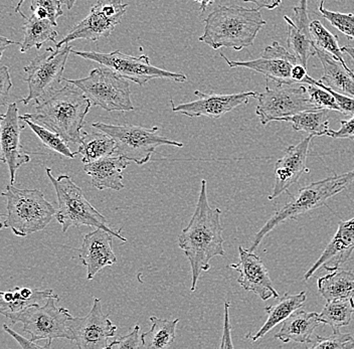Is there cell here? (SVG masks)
Segmentation results:
<instances>
[{
    "label": "cell",
    "instance_id": "obj_1",
    "mask_svg": "<svg viewBox=\"0 0 354 349\" xmlns=\"http://www.w3.org/2000/svg\"><path fill=\"white\" fill-rule=\"evenodd\" d=\"M221 214L218 207H210L207 180H201L196 211L189 224L183 229L178 237L179 248L183 249L185 257L189 261L192 269L190 291L192 293L196 290L201 273L209 271L210 261L214 257H223L225 255Z\"/></svg>",
    "mask_w": 354,
    "mask_h": 349
},
{
    "label": "cell",
    "instance_id": "obj_2",
    "mask_svg": "<svg viewBox=\"0 0 354 349\" xmlns=\"http://www.w3.org/2000/svg\"><path fill=\"white\" fill-rule=\"evenodd\" d=\"M91 106L92 102L83 91L66 82L61 89L37 103L35 113H28L22 116L48 128L68 143L80 144L85 118L90 112Z\"/></svg>",
    "mask_w": 354,
    "mask_h": 349
},
{
    "label": "cell",
    "instance_id": "obj_3",
    "mask_svg": "<svg viewBox=\"0 0 354 349\" xmlns=\"http://www.w3.org/2000/svg\"><path fill=\"white\" fill-rule=\"evenodd\" d=\"M205 32L199 41L214 48H230L240 52L253 45L267 23L260 10L240 6H220L203 21Z\"/></svg>",
    "mask_w": 354,
    "mask_h": 349
},
{
    "label": "cell",
    "instance_id": "obj_4",
    "mask_svg": "<svg viewBox=\"0 0 354 349\" xmlns=\"http://www.w3.org/2000/svg\"><path fill=\"white\" fill-rule=\"evenodd\" d=\"M353 182L354 169L342 174H334L330 178L315 181L299 189L298 194L292 196L291 200L277 211L256 234L250 246V251L254 252L258 248L265 237H267L279 225L283 224L289 218L298 220L301 214L319 209L330 198L344 191Z\"/></svg>",
    "mask_w": 354,
    "mask_h": 349
},
{
    "label": "cell",
    "instance_id": "obj_5",
    "mask_svg": "<svg viewBox=\"0 0 354 349\" xmlns=\"http://www.w3.org/2000/svg\"><path fill=\"white\" fill-rule=\"evenodd\" d=\"M2 196L6 198V214H2L1 227L11 229L17 237L43 231L57 213L39 189H19L10 183Z\"/></svg>",
    "mask_w": 354,
    "mask_h": 349
},
{
    "label": "cell",
    "instance_id": "obj_6",
    "mask_svg": "<svg viewBox=\"0 0 354 349\" xmlns=\"http://www.w3.org/2000/svg\"><path fill=\"white\" fill-rule=\"evenodd\" d=\"M46 172L57 194L59 207L55 213V218L62 225L63 233L72 227L88 225L95 229H106L114 238L127 242V238L122 236L121 229L115 231L111 229L105 216H102L98 209L88 202L81 187L74 182L71 176L63 174L55 178L52 174V169H46Z\"/></svg>",
    "mask_w": 354,
    "mask_h": 349
},
{
    "label": "cell",
    "instance_id": "obj_7",
    "mask_svg": "<svg viewBox=\"0 0 354 349\" xmlns=\"http://www.w3.org/2000/svg\"><path fill=\"white\" fill-rule=\"evenodd\" d=\"M92 127L108 134L116 142V155L129 159L137 165L149 162L159 147H183V143L172 140L159 133V127L146 128L141 125H112L93 123Z\"/></svg>",
    "mask_w": 354,
    "mask_h": 349
},
{
    "label": "cell",
    "instance_id": "obj_8",
    "mask_svg": "<svg viewBox=\"0 0 354 349\" xmlns=\"http://www.w3.org/2000/svg\"><path fill=\"white\" fill-rule=\"evenodd\" d=\"M83 91L92 105L107 112L134 111L129 82L111 68L101 66L91 70L86 78L68 79Z\"/></svg>",
    "mask_w": 354,
    "mask_h": 349
},
{
    "label": "cell",
    "instance_id": "obj_9",
    "mask_svg": "<svg viewBox=\"0 0 354 349\" xmlns=\"http://www.w3.org/2000/svg\"><path fill=\"white\" fill-rule=\"evenodd\" d=\"M57 294L46 299L44 305L37 304L10 318L11 323H21L24 332L32 341L46 340L52 342L57 338L73 340L70 324L73 316L68 309L57 306Z\"/></svg>",
    "mask_w": 354,
    "mask_h": 349
},
{
    "label": "cell",
    "instance_id": "obj_10",
    "mask_svg": "<svg viewBox=\"0 0 354 349\" xmlns=\"http://www.w3.org/2000/svg\"><path fill=\"white\" fill-rule=\"evenodd\" d=\"M72 50V46L68 45L64 46L63 50L48 48L46 52L35 57L24 68L28 76L24 81L28 85V95L21 100L24 105H28L32 102L39 103L59 90L61 84L65 81L64 72Z\"/></svg>",
    "mask_w": 354,
    "mask_h": 349
},
{
    "label": "cell",
    "instance_id": "obj_11",
    "mask_svg": "<svg viewBox=\"0 0 354 349\" xmlns=\"http://www.w3.org/2000/svg\"><path fill=\"white\" fill-rule=\"evenodd\" d=\"M278 83L266 78L265 92L258 96L256 114L261 124L268 125L279 119L298 113L319 110L310 98L306 86Z\"/></svg>",
    "mask_w": 354,
    "mask_h": 349
},
{
    "label": "cell",
    "instance_id": "obj_12",
    "mask_svg": "<svg viewBox=\"0 0 354 349\" xmlns=\"http://www.w3.org/2000/svg\"><path fill=\"white\" fill-rule=\"evenodd\" d=\"M72 54L88 61L96 62L99 65L111 68L123 78L133 83L144 86L154 79H171L176 83H185L187 81L185 74L168 72L162 68L154 67L150 63L149 57L142 55L140 57H133L123 54L120 50L104 54L99 52H81L72 50Z\"/></svg>",
    "mask_w": 354,
    "mask_h": 349
},
{
    "label": "cell",
    "instance_id": "obj_13",
    "mask_svg": "<svg viewBox=\"0 0 354 349\" xmlns=\"http://www.w3.org/2000/svg\"><path fill=\"white\" fill-rule=\"evenodd\" d=\"M127 8L128 4L123 3V0H97L87 17L75 26L62 41L55 44V48H61L76 39L97 41L102 37H110L116 26L121 23Z\"/></svg>",
    "mask_w": 354,
    "mask_h": 349
},
{
    "label": "cell",
    "instance_id": "obj_14",
    "mask_svg": "<svg viewBox=\"0 0 354 349\" xmlns=\"http://www.w3.org/2000/svg\"><path fill=\"white\" fill-rule=\"evenodd\" d=\"M68 326L73 341L76 342L80 349L107 348L108 340L114 337L117 331L109 315L104 314L99 298H94V303L87 316L73 318Z\"/></svg>",
    "mask_w": 354,
    "mask_h": 349
},
{
    "label": "cell",
    "instance_id": "obj_15",
    "mask_svg": "<svg viewBox=\"0 0 354 349\" xmlns=\"http://www.w3.org/2000/svg\"><path fill=\"white\" fill-rule=\"evenodd\" d=\"M221 57L231 68H250L278 83L297 84L292 78V70L300 62L291 52H288L284 46L277 41L267 46L262 56L254 61H231L223 54H221Z\"/></svg>",
    "mask_w": 354,
    "mask_h": 349
},
{
    "label": "cell",
    "instance_id": "obj_16",
    "mask_svg": "<svg viewBox=\"0 0 354 349\" xmlns=\"http://www.w3.org/2000/svg\"><path fill=\"white\" fill-rule=\"evenodd\" d=\"M194 95L198 97V100L179 104L177 106L174 105V100H170L172 111L185 115L190 118L205 116L218 119L240 106L247 105L251 98L257 99L259 96L258 93L254 91L239 94L221 95L205 94L196 90Z\"/></svg>",
    "mask_w": 354,
    "mask_h": 349
},
{
    "label": "cell",
    "instance_id": "obj_17",
    "mask_svg": "<svg viewBox=\"0 0 354 349\" xmlns=\"http://www.w3.org/2000/svg\"><path fill=\"white\" fill-rule=\"evenodd\" d=\"M26 123L21 120L17 103L8 106L6 114L0 119L1 133V161L8 165L10 174V183L13 185L19 167L30 162V156L26 153L21 142V134Z\"/></svg>",
    "mask_w": 354,
    "mask_h": 349
},
{
    "label": "cell",
    "instance_id": "obj_18",
    "mask_svg": "<svg viewBox=\"0 0 354 349\" xmlns=\"http://www.w3.org/2000/svg\"><path fill=\"white\" fill-rule=\"evenodd\" d=\"M240 261L230 265V268L240 273L238 283L248 292L259 296L263 301L279 298L278 291L274 287L269 271L259 256L249 249L239 247Z\"/></svg>",
    "mask_w": 354,
    "mask_h": 349
},
{
    "label": "cell",
    "instance_id": "obj_19",
    "mask_svg": "<svg viewBox=\"0 0 354 349\" xmlns=\"http://www.w3.org/2000/svg\"><path fill=\"white\" fill-rule=\"evenodd\" d=\"M314 136L308 135L296 145H291L285 149L284 155L276 162L275 185L269 196L270 200H276L281 194L288 191L291 185L297 182L301 176L309 173L307 167V158L310 143Z\"/></svg>",
    "mask_w": 354,
    "mask_h": 349
},
{
    "label": "cell",
    "instance_id": "obj_20",
    "mask_svg": "<svg viewBox=\"0 0 354 349\" xmlns=\"http://www.w3.org/2000/svg\"><path fill=\"white\" fill-rule=\"evenodd\" d=\"M353 251L354 218L348 220H340L337 232L321 254L319 259L305 274V281H308L322 267L327 271L340 268L351 259Z\"/></svg>",
    "mask_w": 354,
    "mask_h": 349
},
{
    "label": "cell",
    "instance_id": "obj_21",
    "mask_svg": "<svg viewBox=\"0 0 354 349\" xmlns=\"http://www.w3.org/2000/svg\"><path fill=\"white\" fill-rule=\"evenodd\" d=\"M113 238L109 232L96 229L84 236L79 249L80 260L87 270V280H93L102 269L116 264L117 258L112 249Z\"/></svg>",
    "mask_w": 354,
    "mask_h": 349
},
{
    "label": "cell",
    "instance_id": "obj_22",
    "mask_svg": "<svg viewBox=\"0 0 354 349\" xmlns=\"http://www.w3.org/2000/svg\"><path fill=\"white\" fill-rule=\"evenodd\" d=\"M307 6L308 0H300L299 6L293 8V19H290L287 15L284 17L288 24V48L305 67H307L310 57L316 56L315 46L310 32Z\"/></svg>",
    "mask_w": 354,
    "mask_h": 349
},
{
    "label": "cell",
    "instance_id": "obj_23",
    "mask_svg": "<svg viewBox=\"0 0 354 349\" xmlns=\"http://www.w3.org/2000/svg\"><path fill=\"white\" fill-rule=\"evenodd\" d=\"M130 162L129 159L114 154L84 165V171L90 176L91 185L95 189L119 191L125 189L123 171Z\"/></svg>",
    "mask_w": 354,
    "mask_h": 349
},
{
    "label": "cell",
    "instance_id": "obj_24",
    "mask_svg": "<svg viewBox=\"0 0 354 349\" xmlns=\"http://www.w3.org/2000/svg\"><path fill=\"white\" fill-rule=\"evenodd\" d=\"M318 316V313L307 312L301 308L298 309L283 322L280 330L276 333V339L284 343L291 341L311 343L312 334L321 324Z\"/></svg>",
    "mask_w": 354,
    "mask_h": 349
},
{
    "label": "cell",
    "instance_id": "obj_25",
    "mask_svg": "<svg viewBox=\"0 0 354 349\" xmlns=\"http://www.w3.org/2000/svg\"><path fill=\"white\" fill-rule=\"evenodd\" d=\"M306 300L307 294L305 291L297 294L285 293L284 296L275 305L266 307L267 320H266L264 326L261 327L260 330L254 334L249 333L245 338L251 340L252 342L258 341L259 339L269 333L274 327L283 323L292 313L302 308Z\"/></svg>",
    "mask_w": 354,
    "mask_h": 349
},
{
    "label": "cell",
    "instance_id": "obj_26",
    "mask_svg": "<svg viewBox=\"0 0 354 349\" xmlns=\"http://www.w3.org/2000/svg\"><path fill=\"white\" fill-rule=\"evenodd\" d=\"M316 56L323 68V77L320 81L336 92L354 98V73L346 70L335 57L328 53L315 48Z\"/></svg>",
    "mask_w": 354,
    "mask_h": 349
},
{
    "label": "cell",
    "instance_id": "obj_27",
    "mask_svg": "<svg viewBox=\"0 0 354 349\" xmlns=\"http://www.w3.org/2000/svg\"><path fill=\"white\" fill-rule=\"evenodd\" d=\"M57 28V26H55L50 19H41L32 13V17H26V23L22 26L24 39L19 44L21 54H24L32 48L41 50V46L48 41L57 44L55 39L59 35Z\"/></svg>",
    "mask_w": 354,
    "mask_h": 349
},
{
    "label": "cell",
    "instance_id": "obj_28",
    "mask_svg": "<svg viewBox=\"0 0 354 349\" xmlns=\"http://www.w3.org/2000/svg\"><path fill=\"white\" fill-rule=\"evenodd\" d=\"M318 279V291L326 301L337 299H354V273L342 268Z\"/></svg>",
    "mask_w": 354,
    "mask_h": 349
},
{
    "label": "cell",
    "instance_id": "obj_29",
    "mask_svg": "<svg viewBox=\"0 0 354 349\" xmlns=\"http://www.w3.org/2000/svg\"><path fill=\"white\" fill-rule=\"evenodd\" d=\"M84 131L81 143L77 148V154L81 156L84 164L94 162L107 156L114 155L116 150V142L108 134L104 132Z\"/></svg>",
    "mask_w": 354,
    "mask_h": 349
},
{
    "label": "cell",
    "instance_id": "obj_30",
    "mask_svg": "<svg viewBox=\"0 0 354 349\" xmlns=\"http://www.w3.org/2000/svg\"><path fill=\"white\" fill-rule=\"evenodd\" d=\"M152 326L149 331L141 334L142 346L145 349H163L169 348L176 340V327L179 319H162L151 316Z\"/></svg>",
    "mask_w": 354,
    "mask_h": 349
},
{
    "label": "cell",
    "instance_id": "obj_31",
    "mask_svg": "<svg viewBox=\"0 0 354 349\" xmlns=\"http://www.w3.org/2000/svg\"><path fill=\"white\" fill-rule=\"evenodd\" d=\"M328 110H310L279 119L278 122L291 123L295 131L306 132L311 136H324L329 132Z\"/></svg>",
    "mask_w": 354,
    "mask_h": 349
},
{
    "label": "cell",
    "instance_id": "obj_32",
    "mask_svg": "<svg viewBox=\"0 0 354 349\" xmlns=\"http://www.w3.org/2000/svg\"><path fill=\"white\" fill-rule=\"evenodd\" d=\"M354 314V299H337L327 301L318 316L321 324L338 330L351 324Z\"/></svg>",
    "mask_w": 354,
    "mask_h": 349
},
{
    "label": "cell",
    "instance_id": "obj_33",
    "mask_svg": "<svg viewBox=\"0 0 354 349\" xmlns=\"http://www.w3.org/2000/svg\"><path fill=\"white\" fill-rule=\"evenodd\" d=\"M21 120L24 121L32 130L33 133L39 137L44 147L53 150L59 155L65 156L66 158H76L77 152H73L68 147V142L64 140L59 134L55 133L48 128L44 127L43 125L39 124V123L35 122V121L30 120V119L24 118L22 115Z\"/></svg>",
    "mask_w": 354,
    "mask_h": 349
},
{
    "label": "cell",
    "instance_id": "obj_34",
    "mask_svg": "<svg viewBox=\"0 0 354 349\" xmlns=\"http://www.w3.org/2000/svg\"><path fill=\"white\" fill-rule=\"evenodd\" d=\"M310 32H311L315 48L328 53L332 57H335L346 70H351L345 63L342 50L339 48L338 37L335 35L327 30L319 21H313L310 23Z\"/></svg>",
    "mask_w": 354,
    "mask_h": 349
},
{
    "label": "cell",
    "instance_id": "obj_35",
    "mask_svg": "<svg viewBox=\"0 0 354 349\" xmlns=\"http://www.w3.org/2000/svg\"><path fill=\"white\" fill-rule=\"evenodd\" d=\"M11 290L13 293L12 300L10 302L2 301V300L0 301V313L8 319H10L12 316L26 310L33 305L41 304L43 302H46L48 298L55 294L54 291L50 290V289H46V290L37 289L35 295L30 299H24L19 295V286L15 287Z\"/></svg>",
    "mask_w": 354,
    "mask_h": 349
},
{
    "label": "cell",
    "instance_id": "obj_36",
    "mask_svg": "<svg viewBox=\"0 0 354 349\" xmlns=\"http://www.w3.org/2000/svg\"><path fill=\"white\" fill-rule=\"evenodd\" d=\"M323 3L324 2H321L318 8L320 15L347 39H354V13L330 12L324 8Z\"/></svg>",
    "mask_w": 354,
    "mask_h": 349
},
{
    "label": "cell",
    "instance_id": "obj_37",
    "mask_svg": "<svg viewBox=\"0 0 354 349\" xmlns=\"http://www.w3.org/2000/svg\"><path fill=\"white\" fill-rule=\"evenodd\" d=\"M311 349H354V338L348 333L333 330L330 337H316L312 340Z\"/></svg>",
    "mask_w": 354,
    "mask_h": 349
},
{
    "label": "cell",
    "instance_id": "obj_38",
    "mask_svg": "<svg viewBox=\"0 0 354 349\" xmlns=\"http://www.w3.org/2000/svg\"><path fill=\"white\" fill-rule=\"evenodd\" d=\"M61 0H32L30 10L41 19H50L57 26V19L64 15Z\"/></svg>",
    "mask_w": 354,
    "mask_h": 349
},
{
    "label": "cell",
    "instance_id": "obj_39",
    "mask_svg": "<svg viewBox=\"0 0 354 349\" xmlns=\"http://www.w3.org/2000/svg\"><path fill=\"white\" fill-rule=\"evenodd\" d=\"M307 91H308L310 98L315 104L318 109L332 110V111L342 112L339 105L334 98L333 95L329 91L313 85V84H307Z\"/></svg>",
    "mask_w": 354,
    "mask_h": 349
},
{
    "label": "cell",
    "instance_id": "obj_40",
    "mask_svg": "<svg viewBox=\"0 0 354 349\" xmlns=\"http://www.w3.org/2000/svg\"><path fill=\"white\" fill-rule=\"evenodd\" d=\"M302 84H313V85L318 86V87H321L323 88V89L329 91V92L333 95V97L335 98L336 102H337L338 105H339L340 109H342V113L345 115H351V116H353L354 98L346 96V95H343L342 93L336 92L335 90L327 87V86L324 85L322 82L316 81V79L310 78L309 76H307L306 78L303 79Z\"/></svg>",
    "mask_w": 354,
    "mask_h": 349
},
{
    "label": "cell",
    "instance_id": "obj_41",
    "mask_svg": "<svg viewBox=\"0 0 354 349\" xmlns=\"http://www.w3.org/2000/svg\"><path fill=\"white\" fill-rule=\"evenodd\" d=\"M142 346V339L140 335V326L137 324L132 329L131 332L128 333L125 337H118L111 342L108 346V349H123V348H141Z\"/></svg>",
    "mask_w": 354,
    "mask_h": 349
},
{
    "label": "cell",
    "instance_id": "obj_42",
    "mask_svg": "<svg viewBox=\"0 0 354 349\" xmlns=\"http://www.w3.org/2000/svg\"><path fill=\"white\" fill-rule=\"evenodd\" d=\"M12 88L10 68L3 66L0 68V104L8 105L10 89Z\"/></svg>",
    "mask_w": 354,
    "mask_h": 349
},
{
    "label": "cell",
    "instance_id": "obj_43",
    "mask_svg": "<svg viewBox=\"0 0 354 349\" xmlns=\"http://www.w3.org/2000/svg\"><path fill=\"white\" fill-rule=\"evenodd\" d=\"M327 136L333 139H353L354 140V115L349 120L340 121V129L329 130Z\"/></svg>",
    "mask_w": 354,
    "mask_h": 349
},
{
    "label": "cell",
    "instance_id": "obj_44",
    "mask_svg": "<svg viewBox=\"0 0 354 349\" xmlns=\"http://www.w3.org/2000/svg\"><path fill=\"white\" fill-rule=\"evenodd\" d=\"M3 330L6 331V333L11 335L17 342H19V346L21 348H32V349H46L50 348L52 346V342L48 341L46 344L44 346H41V344L35 343V341H32V339H26V338L22 337L21 335H19V333L15 332V330L6 326V324H3L2 326Z\"/></svg>",
    "mask_w": 354,
    "mask_h": 349
},
{
    "label": "cell",
    "instance_id": "obj_45",
    "mask_svg": "<svg viewBox=\"0 0 354 349\" xmlns=\"http://www.w3.org/2000/svg\"><path fill=\"white\" fill-rule=\"evenodd\" d=\"M230 304L229 301L225 302V321H223V332L221 337V348H232L231 337V322H230Z\"/></svg>",
    "mask_w": 354,
    "mask_h": 349
},
{
    "label": "cell",
    "instance_id": "obj_46",
    "mask_svg": "<svg viewBox=\"0 0 354 349\" xmlns=\"http://www.w3.org/2000/svg\"><path fill=\"white\" fill-rule=\"evenodd\" d=\"M243 2H252L259 10H263V8L273 10L281 6L282 0H243Z\"/></svg>",
    "mask_w": 354,
    "mask_h": 349
},
{
    "label": "cell",
    "instance_id": "obj_47",
    "mask_svg": "<svg viewBox=\"0 0 354 349\" xmlns=\"http://www.w3.org/2000/svg\"><path fill=\"white\" fill-rule=\"evenodd\" d=\"M307 76H308V74H307V68L301 63L297 64V65L293 68V70H292V78H293V81L295 82V83H302L303 79L306 78Z\"/></svg>",
    "mask_w": 354,
    "mask_h": 349
},
{
    "label": "cell",
    "instance_id": "obj_48",
    "mask_svg": "<svg viewBox=\"0 0 354 349\" xmlns=\"http://www.w3.org/2000/svg\"><path fill=\"white\" fill-rule=\"evenodd\" d=\"M21 43H17V41H11L10 39H6V37L1 35L0 37V59L2 57V55H3L4 50L8 48L10 46L12 45H19Z\"/></svg>",
    "mask_w": 354,
    "mask_h": 349
},
{
    "label": "cell",
    "instance_id": "obj_49",
    "mask_svg": "<svg viewBox=\"0 0 354 349\" xmlns=\"http://www.w3.org/2000/svg\"><path fill=\"white\" fill-rule=\"evenodd\" d=\"M194 1L198 2L201 4V8H199V10L201 12H205V10L210 6V4L214 3L216 0H194Z\"/></svg>",
    "mask_w": 354,
    "mask_h": 349
},
{
    "label": "cell",
    "instance_id": "obj_50",
    "mask_svg": "<svg viewBox=\"0 0 354 349\" xmlns=\"http://www.w3.org/2000/svg\"><path fill=\"white\" fill-rule=\"evenodd\" d=\"M342 50L344 54L348 55V56L351 57L354 62V48H353V46H343Z\"/></svg>",
    "mask_w": 354,
    "mask_h": 349
},
{
    "label": "cell",
    "instance_id": "obj_51",
    "mask_svg": "<svg viewBox=\"0 0 354 349\" xmlns=\"http://www.w3.org/2000/svg\"><path fill=\"white\" fill-rule=\"evenodd\" d=\"M64 4L66 6L68 10H72L74 8L75 3L77 1V0H61Z\"/></svg>",
    "mask_w": 354,
    "mask_h": 349
},
{
    "label": "cell",
    "instance_id": "obj_52",
    "mask_svg": "<svg viewBox=\"0 0 354 349\" xmlns=\"http://www.w3.org/2000/svg\"><path fill=\"white\" fill-rule=\"evenodd\" d=\"M24 1H26V0H19V3L17 4V6H15V12L19 13V15H21L24 19H26V15H24V13H22L21 10L22 4L24 3Z\"/></svg>",
    "mask_w": 354,
    "mask_h": 349
}]
</instances>
